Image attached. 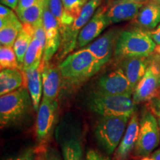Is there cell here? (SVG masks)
<instances>
[{"instance_id": "obj_1", "label": "cell", "mask_w": 160, "mask_h": 160, "mask_svg": "<svg viewBox=\"0 0 160 160\" xmlns=\"http://www.w3.org/2000/svg\"><path fill=\"white\" fill-rule=\"evenodd\" d=\"M58 67L64 84L73 88L95 75L102 65L94 55L85 48L69 54Z\"/></svg>"}, {"instance_id": "obj_2", "label": "cell", "mask_w": 160, "mask_h": 160, "mask_svg": "<svg viewBox=\"0 0 160 160\" xmlns=\"http://www.w3.org/2000/svg\"><path fill=\"white\" fill-rule=\"evenodd\" d=\"M157 47L148 31L142 29H131L122 31L114 51L117 57L128 59L132 57H148Z\"/></svg>"}, {"instance_id": "obj_3", "label": "cell", "mask_w": 160, "mask_h": 160, "mask_svg": "<svg viewBox=\"0 0 160 160\" xmlns=\"http://www.w3.org/2000/svg\"><path fill=\"white\" fill-rule=\"evenodd\" d=\"M33 107L28 90L21 87L0 97V125L9 127L20 122Z\"/></svg>"}, {"instance_id": "obj_4", "label": "cell", "mask_w": 160, "mask_h": 160, "mask_svg": "<svg viewBox=\"0 0 160 160\" xmlns=\"http://www.w3.org/2000/svg\"><path fill=\"white\" fill-rule=\"evenodd\" d=\"M135 105L130 96L105 94L96 91L88 99L89 108L102 117H131L135 112Z\"/></svg>"}, {"instance_id": "obj_5", "label": "cell", "mask_w": 160, "mask_h": 160, "mask_svg": "<svg viewBox=\"0 0 160 160\" xmlns=\"http://www.w3.org/2000/svg\"><path fill=\"white\" fill-rule=\"evenodd\" d=\"M128 116L102 117L95 128V137L108 154H113L122 139L127 124Z\"/></svg>"}, {"instance_id": "obj_6", "label": "cell", "mask_w": 160, "mask_h": 160, "mask_svg": "<svg viewBox=\"0 0 160 160\" xmlns=\"http://www.w3.org/2000/svg\"><path fill=\"white\" fill-rule=\"evenodd\" d=\"M102 0H88L72 25L61 35V45L59 49L58 59H62L73 51L77 46V38L84 26L91 19Z\"/></svg>"}, {"instance_id": "obj_7", "label": "cell", "mask_w": 160, "mask_h": 160, "mask_svg": "<svg viewBox=\"0 0 160 160\" xmlns=\"http://www.w3.org/2000/svg\"><path fill=\"white\" fill-rule=\"evenodd\" d=\"M160 130L158 120L154 114L145 111L139 121L138 139L134 148L135 155L139 157H146L159 145Z\"/></svg>"}, {"instance_id": "obj_8", "label": "cell", "mask_w": 160, "mask_h": 160, "mask_svg": "<svg viewBox=\"0 0 160 160\" xmlns=\"http://www.w3.org/2000/svg\"><path fill=\"white\" fill-rule=\"evenodd\" d=\"M160 90V55L152 54L151 62L145 74L142 78L133 93L136 104L150 102L159 97Z\"/></svg>"}, {"instance_id": "obj_9", "label": "cell", "mask_w": 160, "mask_h": 160, "mask_svg": "<svg viewBox=\"0 0 160 160\" xmlns=\"http://www.w3.org/2000/svg\"><path fill=\"white\" fill-rule=\"evenodd\" d=\"M94 91L110 95H125L131 97L133 89L123 69L118 68L100 77Z\"/></svg>"}, {"instance_id": "obj_10", "label": "cell", "mask_w": 160, "mask_h": 160, "mask_svg": "<svg viewBox=\"0 0 160 160\" xmlns=\"http://www.w3.org/2000/svg\"><path fill=\"white\" fill-rule=\"evenodd\" d=\"M57 101H50L42 98L36 123V133L39 143H46L51 137L57 120Z\"/></svg>"}, {"instance_id": "obj_11", "label": "cell", "mask_w": 160, "mask_h": 160, "mask_svg": "<svg viewBox=\"0 0 160 160\" xmlns=\"http://www.w3.org/2000/svg\"><path fill=\"white\" fill-rule=\"evenodd\" d=\"M43 25L45 31L46 43L42 62H49L61 45V33L57 20L50 11L48 4H45L43 13Z\"/></svg>"}, {"instance_id": "obj_12", "label": "cell", "mask_w": 160, "mask_h": 160, "mask_svg": "<svg viewBox=\"0 0 160 160\" xmlns=\"http://www.w3.org/2000/svg\"><path fill=\"white\" fill-rule=\"evenodd\" d=\"M145 4L141 0H110L105 6L106 17L110 24L133 19Z\"/></svg>"}, {"instance_id": "obj_13", "label": "cell", "mask_w": 160, "mask_h": 160, "mask_svg": "<svg viewBox=\"0 0 160 160\" xmlns=\"http://www.w3.org/2000/svg\"><path fill=\"white\" fill-rule=\"evenodd\" d=\"M109 25L110 22L106 17L105 7L99 6L90 21L79 32L76 48L87 45L95 38L99 37Z\"/></svg>"}, {"instance_id": "obj_14", "label": "cell", "mask_w": 160, "mask_h": 160, "mask_svg": "<svg viewBox=\"0 0 160 160\" xmlns=\"http://www.w3.org/2000/svg\"><path fill=\"white\" fill-rule=\"evenodd\" d=\"M122 31L113 28L109 30L97 38L95 41L86 47L99 60L102 65L107 63L115 51L117 40Z\"/></svg>"}, {"instance_id": "obj_15", "label": "cell", "mask_w": 160, "mask_h": 160, "mask_svg": "<svg viewBox=\"0 0 160 160\" xmlns=\"http://www.w3.org/2000/svg\"><path fill=\"white\" fill-rule=\"evenodd\" d=\"M42 78L43 97L50 101H57V97L62 82L59 67L53 64L41 62Z\"/></svg>"}, {"instance_id": "obj_16", "label": "cell", "mask_w": 160, "mask_h": 160, "mask_svg": "<svg viewBox=\"0 0 160 160\" xmlns=\"http://www.w3.org/2000/svg\"><path fill=\"white\" fill-rule=\"evenodd\" d=\"M139 130V122L136 112L130 118L128 125L119 146L114 152V160H128L137 143Z\"/></svg>"}, {"instance_id": "obj_17", "label": "cell", "mask_w": 160, "mask_h": 160, "mask_svg": "<svg viewBox=\"0 0 160 160\" xmlns=\"http://www.w3.org/2000/svg\"><path fill=\"white\" fill-rule=\"evenodd\" d=\"M22 73L24 75L23 87L28 90L33 109L36 111H38L41 103L40 102L42 93L43 91L41 63L37 64L26 71H22Z\"/></svg>"}, {"instance_id": "obj_18", "label": "cell", "mask_w": 160, "mask_h": 160, "mask_svg": "<svg viewBox=\"0 0 160 160\" xmlns=\"http://www.w3.org/2000/svg\"><path fill=\"white\" fill-rule=\"evenodd\" d=\"M151 57H132L124 60L123 71L133 90L145 74L151 62Z\"/></svg>"}, {"instance_id": "obj_19", "label": "cell", "mask_w": 160, "mask_h": 160, "mask_svg": "<svg viewBox=\"0 0 160 160\" xmlns=\"http://www.w3.org/2000/svg\"><path fill=\"white\" fill-rule=\"evenodd\" d=\"M15 13L9 17L0 18V43L1 45L13 47L23 24Z\"/></svg>"}, {"instance_id": "obj_20", "label": "cell", "mask_w": 160, "mask_h": 160, "mask_svg": "<svg viewBox=\"0 0 160 160\" xmlns=\"http://www.w3.org/2000/svg\"><path fill=\"white\" fill-rule=\"evenodd\" d=\"M135 22L145 29H153L160 23V4L154 0L147 2L134 18Z\"/></svg>"}, {"instance_id": "obj_21", "label": "cell", "mask_w": 160, "mask_h": 160, "mask_svg": "<svg viewBox=\"0 0 160 160\" xmlns=\"http://www.w3.org/2000/svg\"><path fill=\"white\" fill-rule=\"evenodd\" d=\"M24 75L20 69H5L0 72V95L3 96L22 87Z\"/></svg>"}, {"instance_id": "obj_22", "label": "cell", "mask_w": 160, "mask_h": 160, "mask_svg": "<svg viewBox=\"0 0 160 160\" xmlns=\"http://www.w3.org/2000/svg\"><path fill=\"white\" fill-rule=\"evenodd\" d=\"M33 35H34V28L28 24H23L22 28L20 31L13 45L18 62L21 67V71L26 51L33 39Z\"/></svg>"}, {"instance_id": "obj_23", "label": "cell", "mask_w": 160, "mask_h": 160, "mask_svg": "<svg viewBox=\"0 0 160 160\" xmlns=\"http://www.w3.org/2000/svg\"><path fill=\"white\" fill-rule=\"evenodd\" d=\"M44 8L45 2L40 0L31 7L22 11H17L16 13L22 24H28L33 27H36L39 24L43 22Z\"/></svg>"}, {"instance_id": "obj_24", "label": "cell", "mask_w": 160, "mask_h": 160, "mask_svg": "<svg viewBox=\"0 0 160 160\" xmlns=\"http://www.w3.org/2000/svg\"><path fill=\"white\" fill-rule=\"evenodd\" d=\"M48 8L50 11L57 20L62 35L68 28L73 24L75 19L65 11L62 0H49Z\"/></svg>"}, {"instance_id": "obj_25", "label": "cell", "mask_w": 160, "mask_h": 160, "mask_svg": "<svg viewBox=\"0 0 160 160\" xmlns=\"http://www.w3.org/2000/svg\"><path fill=\"white\" fill-rule=\"evenodd\" d=\"M44 50L45 47L41 42L37 38L33 37L26 51L22 71H26L30 68L41 63L43 57Z\"/></svg>"}, {"instance_id": "obj_26", "label": "cell", "mask_w": 160, "mask_h": 160, "mask_svg": "<svg viewBox=\"0 0 160 160\" xmlns=\"http://www.w3.org/2000/svg\"><path fill=\"white\" fill-rule=\"evenodd\" d=\"M63 160H83L82 143L78 138L70 137L65 139L62 145Z\"/></svg>"}, {"instance_id": "obj_27", "label": "cell", "mask_w": 160, "mask_h": 160, "mask_svg": "<svg viewBox=\"0 0 160 160\" xmlns=\"http://www.w3.org/2000/svg\"><path fill=\"white\" fill-rule=\"evenodd\" d=\"M0 68L1 71L5 69L21 70L13 47L5 45H1L0 47Z\"/></svg>"}, {"instance_id": "obj_28", "label": "cell", "mask_w": 160, "mask_h": 160, "mask_svg": "<svg viewBox=\"0 0 160 160\" xmlns=\"http://www.w3.org/2000/svg\"><path fill=\"white\" fill-rule=\"evenodd\" d=\"M88 0H62L65 11L74 19L79 17Z\"/></svg>"}, {"instance_id": "obj_29", "label": "cell", "mask_w": 160, "mask_h": 160, "mask_svg": "<svg viewBox=\"0 0 160 160\" xmlns=\"http://www.w3.org/2000/svg\"><path fill=\"white\" fill-rule=\"evenodd\" d=\"M37 151L33 148L26 149L19 155L10 157L5 160H35L37 157Z\"/></svg>"}, {"instance_id": "obj_30", "label": "cell", "mask_w": 160, "mask_h": 160, "mask_svg": "<svg viewBox=\"0 0 160 160\" xmlns=\"http://www.w3.org/2000/svg\"><path fill=\"white\" fill-rule=\"evenodd\" d=\"M33 28H34V35H33V37L39 39L42 42V44L44 47H45L46 35L45 28H44L43 22L39 24V25Z\"/></svg>"}, {"instance_id": "obj_31", "label": "cell", "mask_w": 160, "mask_h": 160, "mask_svg": "<svg viewBox=\"0 0 160 160\" xmlns=\"http://www.w3.org/2000/svg\"><path fill=\"white\" fill-rule=\"evenodd\" d=\"M85 160H110V159L97 150H89L86 154Z\"/></svg>"}, {"instance_id": "obj_32", "label": "cell", "mask_w": 160, "mask_h": 160, "mask_svg": "<svg viewBox=\"0 0 160 160\" xmlns=\"http://www.w3.org/2000/svg\"><path fill=\"white\" fill-rule=\"evenodd\" d=\"M149 108L156 117L160 118V96L149 102Z\"/></svg>"}, {"instance_id": "obj_33", "label": "cell", "mask_w": 160, "mask_h": 160, "mask_svg": "<svg viewBox=\"0 0 160 160\" xmlns=\"http://www.w3.org/2000/svg\"><path fill=\"white\" fill-rule=\"evenodd\" d=\"M46 160H62L59 152L54 148H48L45 149Z\"/></svg>"}, {"instance_id": "obj_34", "label": "cell", "mask_w": 160, "mask_h": 160, "mask_svg": "<svg viewBox=\"0 0 160 160\" xmlns=\"http://www.w3.org/2000/svg\"><path fill=\"white\" fill-rule=\"evenodd\" d=\"M40 0H19V4H18V7L17 9L16 10V12L22 11V10H25L28 8L31 7L32 5H35Z\"/></svg>"}, {"instance_id": "obj_35", "label": "cell", "mask_w": 160, "mask_h": 160, "mask_svg": "<svg viewBox=\"0 0 160 160\" xmlns=\"http://www.w3.org/2000/svg\"><path fill=\"white\" fill-rule=\"evenodd\" d=\"M150 37L157 45H160V24L155 29L148 31Z\"/></svg>"}, {"instance_id": "obj_36", "label": "cell", "mask_w": 160, "mask_h": 160, "mask_svg": "<svg viewBox=\"0 0 160 160\" xmlns=\"http://www.w3.org/2000/svg\"><path fill=\"white\" fill-rule=\"evenodd\" d=\"M2 5L8 7L10 8L15 11L17 9L18 4H19V0H0Z\"/></svg>"}, {"instance_id": "obj_37", "label": "cell", "mask_w": 160, "mask_h": 160, "mask_svg": "<svg viewBox=\"0 0 160 160\" xmlns=\"http://www.w3.org/2000/svg\"><path fill=\"white\" fill-rule=\"evenodd\" d=\"M14 12L13 11L12 9H10V8L6 7L3 5H1V6H0V18L9 17L10 15H11Z\"/></svg>"}, {"instance_id": "obj_38", "label": "cell", "mask_w": 160, "mask_h": 160, "mask_svg": "<svg viewBox=\"0 0 160 160\" xmlns=\"http://www.w3.org/2000/svg\"><path fill=\"white\" fill-rule=\"evenodd\" d=\"M141 160H160V149L153 152L148 157H143Z\"/></svg>"}, {"instance_id": "obj_39", "label": "cell", "mask_w": 160, "mask_h": 160, "mask_svg": "<svg viewBox=\"0 0 160 160\" xmlns=\"http://www.w3.org/2000/svg\"><path fill=\"white\" fill-rule=\"evenodd\" d=\"M35 160H46L45 148L39 149V151H37V157Z\"/></svg>"}, {"instance_id": "obj_40", "label": "cell", "mask_w": 160, "mask_h": 160, "mask_svg": "<svg viewBox=\"0 0 160 160\" xmlns=\"http://www.w3.org/2000/svg\"><path fill=\"white\" fill-rule=\"evenodd\" d=\"M155 52L156 53H158V54L160 55V45H157V47L155 48Z\"/></svg>"}, {"instance_id": "obj_41", "label": "cell", "mask_w": 160, "mask_h": 160, "mask_svg": "<svg viewBox=\"0 0 160 160\" xmlns=\"http://www.w3.org/2000/svg\"><path fill=\"white\" fill-rule=\"evenodd\" d=\"M43 1L45 2V4H48L49 0H43Z\"/></svg>"}, {"instance_id": "obj_42", "label": "cell", "mask_w": 160, "mask_h": 160, "mask_svg": "<svg viewBox=\"0 0 160 160\" xmlns=\"http://www.w3.org/2000/svg\"><path fill=\"white\" fill-rule=\"evenodd\" d=\"M158 122H159V130H160V118L158 119Z\"/></svg>"}, {"instance_id": "obj_43", "label": "cell", "mask_w": 160, "mask_h": 160, "mask_svg": "<svg viewBox=\"0 0 160 160\" xmlns=\"http://www.w3.org/2000/svg\"><path fill=\"white\" fill-rule=\"evenodd\" d=\"M155 2H158V3H159L160 4V0H154Z\"/></svg>"}]
</instances>
